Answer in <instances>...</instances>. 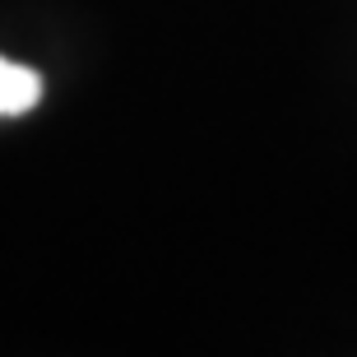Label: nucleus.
Returning a JSON list of instances; mask_svg holds the SVG:
<instances>
[{
  "label": "nucleus",
  "mask_w": 357,
  "mask_h": 357,
  "mask_svg": "<svg viewBox=\"0 0 357 357\" xmlns=\"http://www.w3.org/2000/svg\"><path fill=\"white\" fill-rule=\"evenodd\" d=\"M42 102V75L0 56V116H19Z\"/></svg>",
  "instance_id": "1"
}]
</instances>
